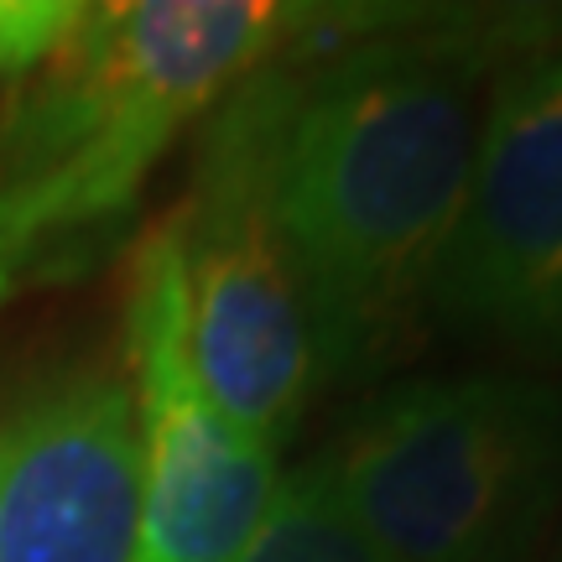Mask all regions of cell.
<instances>
[{"label": "cell", "instance_id": "9c48e42d", "mask_svg": "<svg viewBox=\"0 0 562 562\" xmlns=\"http://www.w3.org/2000/svg\"><path fill=\"white\" fill-rule=\"evenodd\" d=\"M83 5L74 0H0V83L21 94L42 68H53Z\"/></svg>", "mask_w": 562, "mask_h": 562}, {"label": "cell", "instance_id": "5b68a950", "mask_svg": "<svg viewBox=\"0 0 562 562\" xmlns=\"http://www.w3.org/2000/svg\"><path fill=\"white\" fill-rule=\"evenodd\" d=\"M432 313L537 360H562V21H521L490 79Z\"/></svg>", "mask_w": 562, "mask_h": 562}, {"label": "cell", "instance_id": "ba28073f", "mask_svg": "<svg viewBox=\"0 0 562 562\" xmlns=\"http://www.w3.org/2000/svg\"><path fill=\"white\" fill-rule=\"evenodd\" d=\"M229 562H385L375 542L360 531L328 480L323 459L281 474V490L256 537Z\"/></svg>", "mask_w": 562, "mask_h": 562}, {"label": "cell", "instance_id": "3957f363", "mask_svg": "<svg viewBox=\"0 0 562 562\" xmlns=\"http://www.w3.org/2000/svg\"><path fill=\"white\" fill-rule=\"evenodd\" d=\"M318 459L385 562H531L562 510V385L516 370L391 385Z\"/></svg>", "mask_w": 562, "mask_h": 562}, {"label": "cell", "instance_id": "277c9868", "mask_svg": "<svg viewBox=\"0 0 562 562\" xmlns=\"http://www.w3.org/2000/svg\"><path fill=\"white\" fill-rule=\"evenodd\" d=\"M281 58L229 89L199 131L193 188L172 209L188 344L209 396L261 442L297 432L318 349L277 214Z\"/></svg>", "mask_w": 562, "mask_h": 562}, {"label": "cell", "instance_id": "52a82bcc", "mask_svg": "<svg viewBox=\"0 0 562 562\" xmlns=\"http://www.w3.org/2000/svg\"><path fill=\"white\" fill-rule=\"evenodd\" d=\"M140 459L131 385L63 364L0 396V562H136Z\"/></svg>", "mask_w": 562, "mask_h": 562}, {"label": "cell", "instance_id": "8992f818", "mask_svg": "<svg viewBox=\"0 0 562 562\" xmlns=\"http://www.w3.org/2000/svg\"><path fill=\"white\" fill-rule=\"evenodd\" d=\"M125 360L140 459L136 562H229L277 501L281 463L209 396L193 364L172 214L131 256Z\"/></svg>", "mask_w": 562, "mask_h": 562}, {"label": "cell", "instance_id": "7a4b0ae2", "mask_svg": "<svg viewBox=\"0 0 562 562\" xmlns=\"http://www.w3.org/2000/svg\"><path fill=\"white\" fill-rule=\"evenodd\" d=\"M318 32V5L277 0L83 5L53 68L11 94L0 188L58 240L115 220L188 125Z\"/></svg>", "mask_w": 562, "mask_h": 562}, {"label": "cell", "instance_id": "6da1fadb", "mask_svg": "<svg viewBox=\"0 0 562 562\" xmlns=\"http://www.w3.org/2000/svg\"><path fill=\"white\" fill-rule=\"evenodd\" d=\"M516 32L521 21H422L281 58L277 214L318 375H375L432 313L490 79Z\"/></svg>", "mask_w": 562, "mask_h": 562}, {"label": "cell", "instance_id": "30bf717a", "mask_svg": "<svg viewBox=\"0 0 562 562\" xmlns=\"http://www.w3.org/2000/svg\"><path fill=\"white\" fill-rule=\"evenodd\" d=\"M53 245H58V235L37 220V209L21 199V193L0 188V302L37 271Z\"/></svg>", "mask_w": 562, "mask_h": 562}]
</instances>
